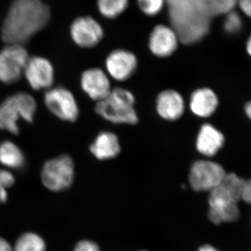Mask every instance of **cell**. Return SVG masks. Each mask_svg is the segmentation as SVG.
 I'll return each mask as SVG.
<instances>
[{
	"label": "cell",
	"mask_w": 251,
	"mask_h": 251,
	"mask_svg": "<svg viewBox=\"0 0 251 251\" xmlns=\"http://www.w3.org/2000/svg\"><path fill=\"white\" fill-rule=\"evenodd\" d=\"M50 9L41 0H14L1 28L6 44L24 46L47 25Z\"/></svg>",
	"instance_id": "6da1fadb"
},
{
	"label": "cell",
	"mask_w": 251,
	"mask_h": 251,
	"mask_svg": "<svg viewBox=\"0 0 251 251\" xmlns=\"http://www.w3.org/2000/svg\"><path fill=\"white\" fill-rule=\"evenodd\" d=\"M170 6L173 29L180 42L195 44L202 40L210 29V0H166Z\"/></svg>",
	"instance_id": "7a4b0ae2"
},
{
	"label": "cell",
	"mask_w": 251,
	"mask_h": 251,
	"mask_svg": "<svg viewBox=\"0 0 251 251\" xmlns=\"http://www.w3.org/2000/svg\"><path fill=\"white\" fill-rule=\"evenodd\" d=\"M134 95L126 89H113L110 93L97 103L96 112L107 121L116 125H135L138 116L135 109Z\"/></svg>",
	"instance_id": "3957f363"
},
{
	"label": "cell",
	"mask_w": 251,
	"mask_h": 251,
	"mask_svg": "<svg viewBox=\"0 0 251 251\" xmlns=\"http://www.w3.org/2000/svg\"><path fill=\"white\" fill-rule=\"evenodd\" d=\"M36 108V100L30 94L18 92L10 96L0 104V129L18 135V122L23 120L33 123Z\"/></svg>",
	"instance_id": "277c9868"
},
{
	"label": "cell",
	"mask_w": 251,
	"mask_h": 251,
	"mask_svg": "<svg viewBox=\"0 0 251 251\" xmlns=\"http://www.w3.org/2000/svg\"><path fill=\"white\" fill-rule=\"evenodd\" d=\"M75 166L72 157L60 155L44 163L41 171L42 184L52 192L67 191L74 183Z\"/></svg>",
	"instance_id": "5b68a950"
},
{
	"label": "cell",
	"mask_w": 251,
	"mask_h": 251,
	"mask_svg": "<svg viewBox=\"0 0 251 251\" xmlns=\"http://www.w3.org/2000/svg\"><path fill=\"white\" fill-rule=\"evenodd\" d=\"M29 58L24 46L6 44L0 50V82L14 84L23 75Z\"/></svg>",
	"instance_id": "8992f818"
},
{
	"label": "cell",
	"mask_w": 251,
	"mask_h": 251,
	"mask_svg": "<svg viewBox=\"0 0 251 251\" xmlns=\"http://www.w3.org/2000/svg\"><path fill=\"white\" fill-rule=\"evenodd\" d=\"M44 103L51 113L63 121L74 122L78 118L76 99L67 88L56 87L46 90Z\"/></svg>",
	"instance_id": "52a82bcc"
},
{
	"label": "cell",
	"mask_w": 251,
	"mask_h": 251,
	"mask_svg": "<svg viewBox=\"0 0 251 251\" xmlns=\"http://www.w3.org/2000/svg\"><path fill=\"white\" fill-rule=\"evenodd\" d=\"M226 173L224 168L216 162L198 160L191 167L189 182L196 191H210L221 182Z\"/></svg>",
	"instance_id": "ba28073f"
},
{
	"label": "cell",
	"mask_w": 251,
	"mask_h": 251,
	"mask_svg": "<svg viewBox=\"0 0 251 251\" xmlns=\"http://www.w3.org/2000/svg\"><path fill=\"white\" fill-rule=\"evenodd\" d=\"M23 75L28 84L34 90H48L52 87L54 70L49 59L39 56L29 57Z\"/></svg>",
	"instance_id": "9c48e42d"
},
{
	"label": "cell",
	"mask_w": 251,
	"mask_h": 251,
	"mask_svg": "<svg viewBox=\"0 0 251 251\" xmlns=\"http://www.w3.org/2000/svg\"><path fill=\"white\" fill-rule=\"evenodd\" d=\"M70 33L74 43L83 49L95 47L104 35L101 25L91 16L75 19L71 26Z\"/></svg>",
	"instance_id": "30bf717a"
},
{
	"label": "cell",
	"mask_w": 251,
	"mask_h": 251,
	"mask_svg": "<svg viewBox=\"0 0 251 251\" xmlns=\"http://www.w3.org/2000/svg\"><path fill=\"white\" fill-rule=\"evenodd\" d=\"M105 67L109 75L114 80L125 81L134 74L138 67V59L130 51L115 50L107 57Z\"/></svg>",
	"instance_id": "8fae6325"
},
{
	"label": "cell",
	"mask_w": 251,
	"mask_h": 251,
	"mask_svg": "<svg viewBox=\"0 0 251 251\" xmlns=\"http://www.w3.org/2000/svg\"><path fill=\"white\" fill-rule=\"evenodd\" d=\"M246 180L234 173L226 174L224 179L210 191L209 203L238 204L242 201Z\"/></svg>",
	"instance_id": "7c38bea8"
},
{
	"label": "cell",
	"mask_w": 251,
	"mask_h": 251,
	"mask_svg": "<svg viewBox=\"0 0 251 251\" xmlns=\"http://www.w3.org/2000/svg\"><path fill=\"white\" fill-rule=\"evenodd\" d=\"M179 42L177 34L173 27L166 25H158L150 34L149 48L155 56L164 58L174 53Z\"/></svg>",
	"instance_id": "4fadbf2b"
},
{
	"label": "cell",
	"mask_w": 251,
	"mask_h": 251,
	"mask_svg": "<svg viewBox=\"0 0 251 251\" xmlns=\"http://www.w3.org/2000/svg\"><path fill=\"white\" fill-rule=\"evenodd\" d=\"M80 85L88 97L97 102L105 99L112 90L108 75L99 68L89 69L82 73Z\"/></svg>",
	"instance_id": "5bb4252c"
},
{
	"label": "cell",
	"mask_w": 251,
	"mask_h": 251,
	"mask_svg": "<svg viewBox=\"0 0 251 251\" xmlns=\"http://www.w3.org/2000/svg\"><path fill=\"white\" fill-rule=\"evenodd\" d=\"M158 115L166 121H176L184 115L185 103L182 96L174 90H166L158 94L156 100Z\"/></svg>",
	"instance_id": "9a60e30c"
},
{
	"label": "cell",
	"mask_w": 251,
	"mask_h": 251,
	"mask_svg": "<svg viewBox=\"0 0 251 251\" xmlns=\"http://www.w3.org/2000/svg\"><path fill=\"white\" fill-rule=\"evenodd\" d=\"M224 135L214 126L205 124L201 126L196 139V149L204 156H214L224 146Z\"/></svg>",
	"instance_id": "2e32d148"
},
{
	"label": "cell",
	"mask_w": 251,
	"mask_h": 251,
	"mask_svg": "<svg viewBox=\"0 0 251 251\" xmlns=\"http://www.w3.org/2000/svg\"><path fill=\"white\" fill-rule=\"evenodd\" d=\"M219 105V99L214 91L209 88L195 90L190 99V108L195 115L202 118L211 116Z\"/></svg>",
	"instance_id": "e0dca14e"
},
{
	"label": "cell",
	"mask_w": 251,
	"mask_h": 251,
	"mask_svg": "<svg viewBox=\"0 0 251 251\" xmlns=\"http://www.w3.org/2000/svg\"><path fill=\"white\" fill-rule=\"evenodd\" d=\"M90 152L100 161L112 159L121 151L120 141L115 133L103 131L99 133L91 144Z\"/></svg>",
	"instance_id": "ac0fdd59"
},
{
	"label": "cell",
	"mask_w": 251,
	"mask_h": 251,
	"mask_svg": "<svg viewBox=\"0 0 251 251\" xmlns=\"http://www.w3.org/2000/svg\"><path fill=\"white\" fill-rule=\"evenodd\" d=\"M25 156L16 144L9 140L0 143V163L10 169H22L25 165Z\"/></svg>",
	"instance_id": "d6986e66"
},
{
	"label": "cell",
	"mask_w": 251,
	"mask_h": 251,
	"mask_svg": "<svg viewBox=\"0 0 251 251\" xmlns=\"http://www.w3.org/2000/svg\"><path fill=\"white\" fill-rule=\"evenodd\" d=\"M208 216L211 222L219 225L223 223L234 222L239 219L240 211L238 204H209Z\"/></svg>",
	"instance_id": "ffe728a7"
},
{
	"label": "cell",
	"mask_w": 251,
	"mask_h": 251,
	"mask_svg": "<svg viewBox=\"0 0 251 251\" xmlns=\"http://www.w3.org/2000/svg\"><path fill=\"white\" fill-rule=\"evenodd\" d=\"M14 251H46V244L39 234L28 232L18 237Z\"/></svg>",
	"instance_id": "44dd1931"
},
{
	"label": "cell",
	"mask_w": 251,
	"mask_h": 251,
	"mask_svg": "<svg viewBox=\"0 0 251 251\" xmlns=\"http://www.w3.org/2000/svg\"><path fill=\"white\" fill-rule=\"evenodd\" d=\"M128 0H97V6L100 14L106 18L113 19L126 11Z\"/></svg>",
	"instance_id": "7402d4cb"
},
{
	"label": "cell",
	"mask_w": 251,
	"mask_h": 251,
	"mask_svg": "<svg viewBox=\"0 0 251 251\" xmlns=\"http://www.w3.org/2000/svg\"><path fill=\"white\" fill-rule=\"evenodd\" d=\"M14 175L7 170H0V204L7 202L8 188L12 187L15 184Z\"/></svg>",
	"instance_id": "603a6c76"
},
{
	"label": "cell",
	"mask_w": 251,
	"mask_h": 251,
	"mask_svg": "<svg viewBox=\"0 0 251 251\" xmlns=\"http://www.w3.org/2000/svg\"><path fill=\"white\" fill-rule=\"evenodd\" d=\"M142 12L148 16H155L164 7L166 0H136Z\"/></svg>",
	"instance_id": "cb8c5ba5"
},
{
	"label": "cell",
	"mask_w": 251,
	"mask_h": 251,
	"mask_svg": "<svg viewBox=\"0 0 251 251\" xmlns=\"http://www.w3.org/2000/svg\"><path fill=\"white\" fill-rule=\"evenodd\" d=\"M226 15L224 25L225 31L230 34H237L242 28L243 21L240 15L234 10Z\"/></svg>",
	"instance_id": "d4e9b609"
},
{
	"label": "cell",
	"mask_w": 251,
	"mask_h": 251,
	"mask_svg": "<svg viewBox=\"0 0 251 251\" xmlns=\"http://www.w3.org/2000/svg\"><path fill=\"white\" fill-rule=\"evenodd\" d=\"M213 16L227 14L237 6L238 0H210Z\"/></svg>",
	"instance_id": "484cf974"
},
{
	"label": "cell",
	"mask_w": 251,
	"mask_h": 251,
	"mask_svg": "<svg viewBox=\"0 0 251 251\" xmlns=\"http://www.w3.org/2000/svg\"><path fill=\"white\" fill-rule=\"evenodd\" d=\"M74 251H100V249L95 242L82 240L77 243Z\"/></svg>",
	"instance_id": "4316f807"
},
{
	"label": "cell",
	"mask_w": 251,
	"mask_h": 251,
	"mask_svg": "<svg viewBox=\"0 0 251 251\" xmlns=\"http://www.w3.org/2000/svg\"><path fill=\"white\" fill-rule=\"evenodd\" d=\"M237 6L246 16L251 18V0H238Z\"/></svg>",
	"instance_id": "83f0119b"
},
{
	"label": "cell",
	"mask_w": 251,
	"mask_h": 251,
	"mask_svg": "<svg viewBox=\"0 0 251 251\" xmlns=\"http://www.w3.org/2000/svg\"><path fill=\"white\" fill-rule=\"evenodd\" d=\"M242 201L251 204V179L246 181L243 191Z\"/></svg>",
	"instance_id": "f1b7e54d"
},
{
	"label": "cell",
	"mask_w": 251,
	"mask_h": 251,
	"mask_svg": "<svg viewBox=\"0 0 251 251\" xmlns=\"http://www.w3.org/2000/svg\"><path fill=\"white\" fill-rule=\"evenodd\" d=\"M0 251H14V248L6 239L0 237Z\"/></svg>",
	"instance_id": "f546056e"
},
{
	"label": "cell",
	"mask_w": 251,
	"mask_h": 251,
	"mask_svg": "<svg viewBox=\"0 0 251 251\" xmlns=\"http://www.w3.org/2000/svg\"><path fill=\"white\" fill-rule=\"evenodd\" d=\"M198 251H219L213 247V246L211 245H204L202 247L200 248L199 250Z\"/></svg>",
	"instance_id": "4dcf8cb0"
},
{
	"label": "cell",
	"mask_w": 251,
	"mask_h": 251,
	"mask_svg": "<svg viewBox=\"0 0 251 251\" xmlns=\"http://www.w3.org/2000/svg\"><path fill=\"white\" fill-rule=\"evenodd\" d=\"M245 111L247 116L249 117V119L251 120V102H249V103L246 105Z\"/></svg>",
	"instance_id": "1f68e13d"
},
{
	"label": "cell",
	"mask_w": 251,
	"mask_h": 251,
	"mask_svg": "<svg viewBox=\"0 0 251 251\" xmlns=\"http://www.w3.org/2000/svg\"><path fill=\"white\" fill-rule=\"evenodd\" d=\"M247 50L248 53H249V55L251 57V36L249 37V40L247 41Z\"/></svg>",
	"instance_id": "d6a6232c"
},
{
	"label": "cell",
	"mask_w": 251,
	"mask_h": 251,
	"mask_svg": "<svg viewBox=\"0 0 251 251\" xmlns=\"http://www.w3.org/2000/svg\"></svg>",
	"instance_id": "836d02e7"
}]
</instances>
